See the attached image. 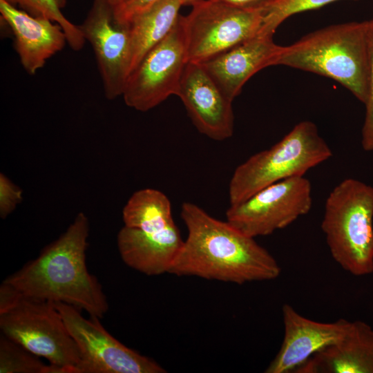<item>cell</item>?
Segmentation results:
<instances>
[{"label":"cell","mask_w":373,"mask_h":373,"mask_svg":"<svg viewBox=\"0 0 373 373\" xmlns=\"http://www.w3.org/2000/svg\"><path fill=\"white\" fill-rule=\"evenodd\" d=\"M180 214L188 236L169 273L239 285L280 275L274 256L227 220L191 202L182 204Z\"/></svg>","instance_id":"cell-1"},{"label":"cell","mask_w":373,"mask_h":373,"mask_svg":"<svg viewBox=\"0 0 373 373\" xmlns=\"http://www.w3.org/2000/svg\"><path fill=\"white\" fill-rule=\"evenodd\" d=\"M89 222L79 213L66 231L3 282L23 294L70 305L102 318L108 303L98 279L87 268Z\"/></svg>","instance_id":"cell-2"},{"label":"cell","mask_w":373,"mask_h":373,"mask_svg":"<svg viewBox=\"0 0 373 373\" xmlns=\"http://www.w3.org/2000/svg\"><path fill=\"white\" fill-rule=\"evenodd\" d=\"M275 65L329 77L365 104L369 94L368 21L329 26L282 46Z\"/></svg>","instance_id":"cell-3"},{"label":"cell","mask_w":373,"mask_h":373,"mask_svg":"<svg viewBox=\"0 0 373 373\" xmlns=\"http://www.w3.org/2000/svg\"><path fill=\"white\" fill-rule=\"evenodd\" d=\"M0 329L7 337L48 360L59 373H78L77 347L54 303L26 296L2 282Z\"/></svg>","instance_id":"cell-4"},{"label":"cell","mask_w":373,"mask_h":373,"mask_svg":"<svg viewBox=\"0 0 373 373\" xmlns=\"http://www.w3.org/2000/svg\"><path fill=\"white\" fill-rule=\"evenodd\" d=\"M334 260L356 276L373 272V186L354 178L327 196L321 223Z\"/></svg>","instance_id":"cell-5"},{"label":"cell","mask_w":373,"mask_h":373,"mask_svg":"<svg viewBox=\"0 0 373 373\" xmlns=\"http://www.w3.org/2000/svg\"><path fill=\"white\" fill-rule=\"evenodd\" d=\"M332 155L316 124L302 121L274 146L251 155L235 169L229 185V204H239L274 183L304 176Z\"/></svg>","instance_id":"cell-6"},{"label":"cell","mask_w":373,"mask_h":373,"mask_svg":"<svg viewBox=\"0 0 373 373\" xmlns=\"http://www.w3.org/2000/svg\"><path fill=\"white\" fill-rule=\"evenodd\" d=\"M182 16L188 62L202 63L259 33L263 10L202 0Z\"/></svg>","instance_id":"cell-7"},{"label":"cell","mask_w":373,"mask_h":373,"mask_svg":"<svg viewBox=\"0 0 373 373\" xmlns=\"http://www.w3.org/2000/svg\"><path fill=\"white\" fill-rule=\"evenodd\" d=\"M77 347L78 373H164L152 358L126 347L107 332L99 318H84L81 309L54 303Z\"/></svg>","instance_id":"cell-8"},{"label":"cell","mask_w":373,"mask_h":373,"mask_svg":"<svg viewBox=\"0 0 373 373\" xmlns=\"http://www.w3.org/2000/svg\"><path fill=\"white\" fill-rule=\"evenodd\" d=\"M187 63L180 15L171 31L128 75L122 95L125 104L137 111H147L169 96L177 95Z\"/></svg>","instance_id":"cell-9"},{"label":"cell","mask_w":373,"mask_h":373,"mask_svg":"<svg viewBox=\"0 0 373 373\" xmlns=\"http://www.w3.org/2000/svg\"><path fill=\"white\" fill-rule=\"evenodd\" d=\"M312 205L309 180L296 176L270 184L245 201L230 205L226 218L243 233L256 238L287 227L307 214Z\"/></svg>","instance_id":"cell-10"},{"label":"cell","mask_w":373,"mask_h":373,"mask_svg":"<svg viewBox=\"0 0 373 373\" xmlns=\"http://www.w3.org/2000/svg\"><path fill=\"white\" fill-rule=\"evenodd\" d=\"M91 44L107 99L122 96L129 75V23L115 17L108 0H93L86 19L78 25Z\"/></svg>","instance_id":"cell-11"},{"label":"cell","mask_w":373,"mask_h":373,"mask_svg":"<svg viewBox=\"0 0 373 373\" xmlns=\"http://www.w3.org/2000/svg\"><path fill=\"white\" fill-rule=\"evenodd\" d=\"M184 241L173 217L135 227L124 226L117 235L118 250L123 262L148 276L169 273Z\"/></svg>","instance_id":"cell-12"},{"label":"cell","mask_w":373,"mask_h":373,"mask_svg":"<svg viewBox=\"0 0 373 373\" xmlns=\"http://www.w3.org/2000/svg\"><path fill=\"white\" fill-rule=\"evenodd\" d=\"M177 96L200 133L217 141L232 136L234 127L232 101L200 63H187Z\"/></svg>","instance_id":"cell-13"},{"label":"cell","mask_w":373,"mask_h":373,"mask_svg":"<svg viewBox=\"0 0 373 373\" xmlns=\"http://www.w3.org/2000/svg\"><path fill=\"white\" fill-rule=\"evenodd\" d=\"M282 311L283 341L266 373L294 372L314 354L343 338L352 324L343 318L332 323L315 321L289 304H285Z\"/></svg>","instance_id":"cell-14"},{"label":"cell","mask_w":373,"mask_h":373,"mask_svg":"<svg viewBox=\"0 0 373 373\" xmlns=\"http://www.w3.org/2000/svg\"><path fill=\"white\" fill-rule=\"evenodd\" d=\"M281 48L274 42L273 35L258 33L200 64L233 102L250 77L266 67L275 66Z\"/></svg>","instance_id":"cell-15"},{"label":"cell","mask_w":373,"mask_h":373,"mask_svg":"<svg viewBox=\"0 0 373 373\" xmlns=\"http://www.w3.org/2000/svg\"><path fill=\"white\" fill-rule=\"evenodd\" d=\"M0 15L15 37V48L23 68L34 75L67 41L62 28L44 17H34L0 0Z\"/></svg>","instance_id":"cell-16"},{"label":"cell","mask_w":373,"mask_h":373,"mask_svg":"<svg viewBox=\"0 0 373 373\" xmlns=\"http://www.w3.org/2000/svg\"><path fill=\"white\" fill-rule=\"evenodd\" d=\"M294 372L373 373V329L361 321L352 322L340 341L314 354Z\"/></svg>","instance_id":"cell-17"},{"label":"cell","mask_w":373,"mask_h":373,"mask_svg":"<svg viewBox=\"0 0 373 373\" xmlns=\"http://www.w3.org/2000/svg\"><path fill=\"white\" fill-rule=\"evenodd\" d=\"M182 6L183 0H160L128 23L129 75L146 53L174 28Z\"/></svg>","instance_id":"cell-18"},{"label":"cell","mask_w":373,"mask_h":373,"mask_svg":"<svg viewBox=\"0 0 373 373\" xmlns=\"http://www.w3.org/2000/svg\"><path fill=\"white\" fill-rule=\"evenodd\" d=\"M34 17L48 19L59 24L65 32L67 41L74 50H79L84 46L85 39L79 28L70 22L63 14L61 8L66 0H3Z\"/></svg>","instance_id":"cell-19"},{"label":"cell","mask_w":373,"mask_h":373,"mask_svg":"<svg viewBox=\"0 0 373 373\" xmlns=\"http://www.w3.org/2000/svg\"><path fill=\"white\" fill-rule=\"evenodd\" d=\"M39 357L1 333L0 373H59Z\"/></svg>","instance_id":"cell-20"},{"label":"cell","mask_w":373,"mask_h":373,"mask_svg":"<svg viewBox=\"0 0 373 373\" xmlns=\"http://www.w3.org/2000/svg\"><path fill=\"white\" fill-rule=\"evenodd\" d=\"M339 0H274L263 9V20L259 33L273 35L277 28L289 17L320 8Z\"/></svg>","instance_id":"cell-21"},{"label":"cell","mask_w":373,"mask_h":373,"mask_svg":"<svg viewBox=\"0 0 373 373\" xmlns=\"http://www.w3.org/2000/svg\"><path fill=\"white\" fill-rule=\"evenodd\" d=\"M370 54L369 94L365 103V115L361 133V144L366 151H373V19L368 20Z\"/></svg>","instance_id":"cell-22"},{"label":"cell","mask_w":373,"mask_h":373,"mask_svg":"<svg viewBox=\"0 0 373 373\" xmlns=\"http://www.w3.org/2000/svg\"><path fill=\"white\" fill-rule=\"evenodd\" d=\"M21 189L3 173L0 175V216L6 218L21 202Z\"/></svg>","instance_id":"cell-23"},{"label":"cell","mask_w":373,"mask_h":373,"mask_svg":"<svg viewBox=\"0 0 373 373\" xmlns=\"http://www.w3.org/2000/svg\"><path fill=\"white\" fill-rule=\"evenodd\" d=\"M160 0H126L114 6L116 18L122 23H128L135 17L153 6Z\"/></svg>","instance_id":"cell-24"},{"label":"cell","mask_w":373,"mask_h":373,"mask_svg":"<svg viewBox=\"0 0 373 373\" xmlns=\"http://www.w3.org/2000/svg\"><path fill=\"white\" fill-rule=\"evenodd\" d=\"M245 10H263L274 0H215Z\"/></svg>","instance_id":"cell-25"},{"label":"cell","mask_w":373,"mask_h":373,"mask_svg":"<svg viewBox=\"0 0 373 373\" xmlns=\"http://www.w3.org/2000/svg\"><path fill=\"white\" fill-rule=\"evenodd\" d=\"M202 0H183L184 6H193Z\"/></svg>","instance_id":"cell-26"},{"label":"cell","mask_w":373,"mask_h":373,"mask_svg":"<svg viewBox=\"0 0 373 373\" xmlns=\"http://www.w3.org/2000/svg\"><path fill=\"white\" fill-rule=\"evenodd\" d=\"M109 2L114 6H118L126 0H108Z\"/></svg>","instance_id":"cell-27"}]
</instances>
